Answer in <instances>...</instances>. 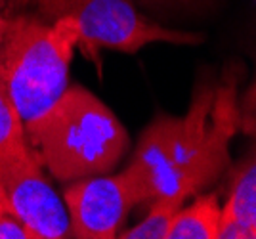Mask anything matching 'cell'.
Segmentation results:
<instances>
[{
	"instance_id": "2",
	"label": "cell",
	"mask_w": 256,
	"mask_h": 239,
	"mask_svg": "<svg viewBox=\"0 0 256 239\" xmlns=\"http://www.w3.org/2000/svg\"><path fill=\"white\" fill-rule=\"evenodd\" d=\"M25 140L60 182L111 172L128 150L117 115L84 86H67L42 117L23 126Z\"/></svg>"
},
{
	"instance_id": "6",
	"label": "cell",
	"mask_w": 256,
	"mask_h": 239,
	"mask_svg": "<svg viewBox=\"0 0 256 239\" xmlns=\"http://www.w3.org/2000/svg\"><path fill=\"white\" fill-rule=\"evenodd\" d=\"M64 205L73 238L113 239L130 208L140 203L130 178L120 172L71 182L64 192Z\"/></svg>"
},
{
	"instance_id": "7",
	"label": "cell",
	"mask_w": 256,
	"mask_h": 239,
	"mask_svg": "<svg viewBox=\"0 0 256 239\" xmlns=\"http://www.w3.org/2000/svg\"><path fill=\"white\" fill-rule=\"evenodd\" d=\"M256 238V163L246 157L232 178L230 197L222 205L218 239Z\"/></svg>"
},
{
	"instance_id": "3",
	"label": "cell",
	"mask_w": 256,
	"mask_h": 239,
	"mask_svg": "<svg viewBox=\"0 0 256 239\" xmlns=\"http://www.w3.org/2000/svg\"><path fill=\"white\" fill-rule=\"evenodd\" d=\"M75 48L78 33L69 20L0 22V80L23 126L42 117L69 86Z\"/></svg>"
},
{
	"instance_id": "13",
	"label": "cell",
	"mask_w": 256,
	"mask_h": 239,
	"mask_svg": "<svg viewBox=\"0 0 256 239\" xmlns=\"http://www.w3.org/2000/svg\"><path fill=\"white\" fill-rule=\"evenodd\" d=\"M4 2H6V0H0V12H2V6H4ZM2 20H4V18H2V14H0V22H2Z\"/></svg>"
},
{
	"instance_id": "9",
	"label": "cell",
	"mask_w": 256,
	"mask_h": 239,
	"mask_svg": "<svg viewBox=\"0 0 256 239\" xmlns=\"http://www.w3.org/2000/svg\"><path fill=\"white\" fill-rule=\"evenodd\" d=\"M186 203V199L176 196H162L151 201L150 212L134 228L124 230L118 238L122 239H166V232L172 216Z\"/></svg>"
},
{
	"instance_id": "5",
	"label": "cell",
	"mask_w": 256,
	"mask_h": 239,
	"mask_svg": "<svg viewBox=\"0 0 256 239\" xmlns=\"http://www.w3.org/2000/svg\"><path fill=\"white\" fill-rule=\"evenodd\" d=\"M0 203L22 218L36 239L73 238L64 199L46 182L27 140L0 150Z\"/></svg>"
},
{
	"instance_id": "11",
	"label": "cell",
	"mask_w": 256,
	"mask_h": 239,
	"mask_svg": "<svg viewBox=\"0 0 256 239\" xmlns=\"http://www.w3.org/2000/svg\"><path fill=\"white\" fill-rule=\"evenodd\" d=\"M0 239H36L31 230L23 224L6 205L0 203Z\"/></svg>"
},
{
	"instance_id": "4",
	"label": "cell",
	"mask_w": 256,
	"mask_h": 239,
	"mask_svg": "<svg viewBox=\"0 0 256 239\" xmlns=\"http://www.w3.org/2000/svg\"><path fill=\"white\" fill-rule=\"evenodd\" d=\"M46 20H69L78 33V48L98 62L100 48L134 54L155 42L199 44L203 34L168 29L142 16L132 0H34Z\"/></svg>"
},
{
	"instance_id": "12",
	"label": "cell",
	"mask_w": 256,
	"mask_h": 239,
	"mask_svg": "<svg viewBox=\"0 0 256 239\" xmlns=\"http://www.w3.org/2000/svg\"><path fill=\"white\" fill-rule=\"evenodd\" d=\"M151 6H162V8H182V6H193V4H203L210 0H140Z\"/></svg>"
},
{
	"instance_id": "1",
	"label": "cell",
	"mask_w": 256,
	"mask_h": 239,
	"mask_svg": "<svg viewBox=\"0 0 256 239\" xmlns=\"http://www.w3.org/2000/svg\"><path fill=\"white\" fill-rule=\"evenodd\" d=\"M235 86V76L222 86L199 84L184 117L159 115L144 130L122 170L138 203L162 196L188 199L224 172L230 142L241 126Z\"/></svg>"
},
{
	"instance_id": "8",
	"label": "cell",
	"mask_w": 256,
	"mask_h": 239,
	"mask_svg": "<svg viewBox=\"0 0 256 239\" xmlns=\"http://www.w3.org/2000/svg\"><path fill=\"white\" fill-rule=\"evenodd\" d=\"M222 205L216 194L199 196L192 205H182L172 216L166 239H218Z\"/></svg>"
},
{
	"instance_id": "10",
	"label": "cell",
	"mask_w": 256,
	"mask_h": 239,
	"mask_svg": "<svg viewBox=\"0 0 256 239\" xmlns=\"http://www.w3.org/2000/svg\"><path fill=\"white\" fill-rule=\"evenodd\" d=\"M22 142H25L23 120L0 80V150L22 144Z\"/></svg>"
}]
</instances>
